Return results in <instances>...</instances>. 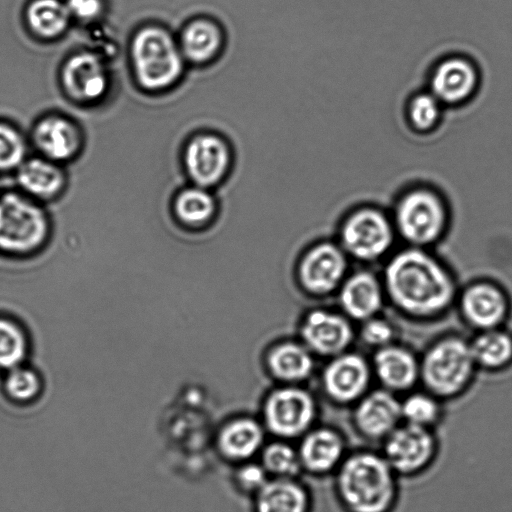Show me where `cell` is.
Returning <instances> with one entry per match:
<instances>
[{
	"mask_svg": "<svg viewBox=\"0 0 512 512\" xmlns=\"http://www.w3.org/2000/svg\"><path fill=\"white\" fill-rule=\"evenodd\" d=\"M474 366L470 343L447 337L427 350L420 363V377L432 393L450 396L467 384Z\"/></svg>",
	"mask_w": 512,
	"mask_h": 512,
	"instance_id": "cell-4",
	"label": "cell"
},
{
	"mask_svg": "<svg viewBox=\"0 0 512 512\" xmlns=\"http://www.w3.org/2000/svg\"><path fill=\"white\" fill-rule=\"evenodd\" d=\"M470 348L475 364L484 368L501 369L512 363V334L505 330H483Z\"/></svg>",
	"mask_w": 512,
	"mask_h": 512,
	"instance_id": "cell-24",
	"label": "cell"
},
{
	"mask_svg": "<svg viewBox=\"0 0 512 512\" xmlns=\"http://www.w3.org/2000/svg\"><path fill=\"white\" fill-rule=\"evenodd\" d=\"M434 450L433 438L425 427L406 423L397 426L387 437L386 461L391 468L413 472L422 468Z\"/></svg>",
	"mask_w": 512,
	"mask_h": 512,
	"instance_id": "cell-14",
	"label": "cell"
},
{
	"mask_svg": "<svg viewBox=\"0 0 512 512\" xmlns=\"http://www.w3.org/2000/svg\"><path fill=\"white\" fill-rule=\"evenodd\" d=\"M25 353L26 340L21 329L11 321L0 319V367L18 366Z\"/></svg>",
	"mask_w": 512,
	"mask_h": 512,
	"instance_id": "cell-31",
	"label": "cell"
},
{
	"mask_svg": "<svg viewBox=\"0 0 512 512\" xmlns=\"http://www.w3.org/2000/svg\"><path fill=\"white\" fill-rule=\"evenodd\" d=\"M268 469L281 474H293L298 469V461L293 450L284 444H273L264 453Z\"/></svg>",
	"mask_w": 512,
	"mask_h": 512,
	"instance_id": "cell-35",
	"label": "cell"
},
{
	"mask_svg": "<svg viewBox=\"0 0 512 512\" xmlns=\"http://www.w3.org/2000/svg\"><path fill=\"white\" fill-rule=\"evenodd\" d=\"M59 84L68 100L79 106L103 101L111 87V74L104 57L94 49L70 53L59 69Z\"/></svg>",
	"mask_w": 512,
	"mask_h": 512,
	"instance_id": "cell-6",
	"label": "cell"
},
{
	"mask_svg": "<svg viewBox=\"0 0 512 512\" xmlns=\"http://www.w3.org/2000/svg\"><path fill=\"white\" fill-rule=\"evenodd\" d=\"M478 79L477 70L470 61L462 57L447 58L434 69L430 92L441 104H458L472 96Z\"/></svg>",
	"mask_w": 512,
	"mask_h": 512,
	"instance_id": "cell-18",
	"label": "cell"
},
{
	"mask_svg": "<svg viewBox=\"0 0 512 512\" xmlns=\"http://www.w3.org/2000/svg\"><path fill=\"white\" fill-rule=\"evenodd\" d=\"M401 414L406 423L426 428L436 420L439 408L431 396L415 393L401 403Z\"/></svg>",
	"mask_w": 512,
	"mask_h": 512,
	"instance_id": "cell-33",
	"label": "cell"
},
{
	"mask_svg": "<svg viewBox=\"0 0 512 512\" xmlns=\"http://www.w3.org/2000/svg\"><path fill=\"white\" fill-rule=\"evenodd\" d=\"M28 135L14 123L0 119V174L15 173L28 158Z\"/></svg>",
	"mask_w": 512,
	"mask_h": 512,
	"instance_id": "cell-29",
	"label": "cell"
},
{
	"mask_svg": "<svg viewBox=\"0 0 512 512\" xmlns=\"http://www.w3.org/2000/svg\"><path fill=\"white\" fill-rule=\"evenodd\" d=\"M385 290L391 301L413 316H432L452 302L455 286L448 271L417 247L397 253L387 264Z\"/></svg>",
	"mask_w": 512,
	"mask_h": 512,
	"instance_id": "cell-1",
	"label": "cell"
},
{
	"mask_svg": "<svg viewBox=\"0 0 512 512\" xmlns=\"http://www.w3.org/2000/svg\"><path fill=\"white\" fill-rule=\"evenodd\" d=\"M326 393L338 402H351L359 398L370 381L367 361L356 353H341L334 356L323 372Z\"/></svg>",
	"mask_w": 512,
	"mask_h": 512,
	"instance_id": "cell-15",
	"label": "cell"
},
{
	"mask_svg": "<svg viewBox=\"0 0 512 512\" xmlns=\"http://www.w3.org/2000/svg\"><path fill=\"white\" fill-rule=\"evenodd\" d=\"M129 53L135 79L148 92L169 89L183 74L186 60L178 40L162 26L151 24L138 29Z\"/></svg>",
	"mask_w": 512,
	"mask_h": 512,
	"instance_id": "cell-2",
	"label": "cell"
},
{
	"mask_svg": "<svg viewBox=\"0 0 512 512\" xmlns=\"http://www.w3.org/2000/svg\"><path fill=\"white\" fill-rule=\"evenodd\" d=\"M342 442L331 430L319 429L309 434L301 447L304 464L313 471H327L340 459Z\"/></svg>",
	"mask_w": 512,
	"mask_h": 512,
	"instance_id": "cell-25",
	"label": "cell"
},
{
	"mask_svg": "<svg viewBox=\"0 0 512 512\" xmlns=\"http://www.w3.org/2000/svg\"><path fill=\"white\" fill-rule=\"evenodd\" d=\"M394 231L388 218L375 208L365 207L350 214L340 230L341 247L362 261L382 257L392 246Z\"/></svg>",
	"mask_w": 512,
	"mask_h": 512,
	"instance_id": "cell-9",
	"label": "cell"
},
{
	"mask_svg": "<svg viewBox=\"0 0 512 512\" xmlns=\"http://www.w3.org/2000/svg\"><path fill=\"white\" fill-rule=\"evenodd\" d=\"M339 490L354 512H383L394 496L391 467L370 453L350 457L339 473Z\"/></svg>",
	"mask_w": 512,
	"mask_h": 512,
	"instance_id": "cell-3",
	"label": "cell"
},
{
	"mask_svg": "<svg viewBox=\"0 0 512 512\" xmlns=\"http://www.w3.org/2000/svg\"><path fill=\"white\" fill-rule=\"evenodd\" d=\"M8 395L18 401L33 399L40 390L38 376L30 369L14 367L11 369L5 381Z\"/></svg>",
	"mask_w": 512,
	"mask_h": 512,
	"instance_id": "cell-34",
	"label": "cell"
},
{
	"mask_svg": "<svg viewBox=\"0 0 512 512\" xmlns=\"http://www.w3.org/2000/svg\"><path fill=\"white\" fill-rule=\"evenodd\" d=\"M73 19L65 1L32 0L24 12L28 32L36 39L53 42L62 38Z\"/></svg>",
	"mask_w": 512,
	"mask_h": 512,
	"instance_id": "cell-22",
	"label": "cell"
},
{
	"mask_svg": "<svg viewBox=\"0 0 512 512\" xmlns=\"http://www.w3.org/2000/svg\"><path fill=\"white\" fill-rule=\"evenodd\" d=\"M347 267L344 249L334 243L323 242L311 248L303 257L299 276L309 292L325 295L341 286Z\"/></svg>",
	"mask_w": 512,
	"mask_h": 512,
	"instance_id": "cell-11",
	"label": "cell"
},
{
	"mask_svg": "<svg viewBox=\"0 0 512 512\" xmlns=\"http://www.w3.org/2000/svg\"><path fill=\"white\" fill-rule=\"evenodd\" d=\"M268 361L276 376L289 381L305 379L313 369V359L309 350L296 343H283L275 347Z\"/></svg>",
	"mask_w": 512,
	"mask_h": 512,
	"instance_id": "cell-26",
	"label": "cell"
},
{
	"mask_svg": "<svg viewBox=\"0 0 512 512\" xmlns=\"http://www.w3.org/2000/svg\"><path fill=\"white\" fill-rule=\"evenodd\" d=\"M305 509V493L292 482H271L260 492L258 512H305Z\"/></svg>",
	"mask_w": 512,
	"mask_h": 512,
	"instance_id": "cell-27",
	"label": "cell"
},
{
	"mask_svg": "<svg viewBox=\"0 0 512 512\" xmlns=\"http://www.w3.org/2000/svg\"><path fill=\"white\" fill-rule=\"evenodd\" d=\"M20 191L34 200L57 198L68 183L64 165L38 154L28 156L15 172Z\"/></svg>",
	"mask_w": 512,
	"mask_h": 512,
	"instance_id": "cell-17",
	"label": "cell"
},
{
	"mask_svg": "<svg viewBox=\"0 0 512 512\" xmlns=\"http://www.w3.org/2000/svg\"><path fill=\"white\" fill-rule=\"evenodd\" d=\"M239 478L244 486L255 488L264 483V472L255 465H249L241 470Z\"/></svg>",
	"mask_w": 512,
	"mask_h": 512,
	"instance_id": "cell-38",
	"label": "cell"
},
{
	"mask_svg": "<svg viewBox=\"0 0 512 512\" xmlns=\"http://www.w3.org/2000/svg\"><path fill=\"white\" fill-rule=\"evenodd\" d=\"M339 303L350 318L368 320L375 317L382 307V286L374 274L368 271L356 272L339 287Z\"/></svg>",
	"mask_w": 512,
	"mask_h": 512,
	"instance_id": "cell-19",
	"label": "cell"
},
{
	"mask_svg": "<svg viewBox=\"0 0 512 512\" xmlns=\"http://www.w3.org/2000/svg\"><path fill=\"white\" fill-rule=\"evenodd\" d=\"M48 228L44 210L23 192L8 191L0 195V248L26 252L39 246Z\"/></svg>",
	"mask_w": 512,
	"mask_h": 512,
	"instance_id": "cell-5",
	"label": "cell"
},
{
	"mask_svg": "<svg viewBox=\"0 0 512 512\" xmlns=\"http://www.w3.org/2000/svg\"><path fill=\"white\" fill-rule=\"evenodd\" d=\"M183 159L186 173L193 183L210 188L226 177L232 156L222 137L214 133H200L187 142Z\"/></svg>",
	"mask_w": 512,
	"mask_h": 512,
	"instance_id": "cell-10",
	"label": "cell"
},
{
	"mask_svg": "<svg viewBox=\"0 0 512 512\" xmlns=\"http://www.w3.org/2000/svg\"><path fill=\"white\" fill-rule=\"evenodd\" d=\"M315 413L312 397L299 388L275 391L267 400L265 416L271 430L279 435L294 436L304 431Z\"/></svg>",
	"mask_w": 512,
	"mask_h": 512,
	"instance_id": "cell-12",
	"label": "cell"
},
{
	"mask_svg": "<svg viewBox=\"0 0 512 512\" xmlns=\"http://www.w3.org/2000/svg\"><path fill=\"white\" fill-rule=\"evenodd\" d=\"M224 36L218 24L209 18H195L182 29L178 44L187 62L205 64L221 51Z\"/></svg>",
	"mask_w": 512,
	"mask_h": 512,
	"instance_id": "cell-23",
	"label": "cell"
},
{
	"mask_svg": "<svg viewBox=\"0 0 512 512\" xmlns=\"http://www.w3.org/2000/svg\"><path fill=\"white\" fill-rule=\"evenodd\" d=\"M373 362L375 373L387 390H407L420 377V363L403 347L392 344L381 347Z\"/></svg>",
	"mask_w": 512,
	"mask_h": 512,
	"instance_id": "cell-21",
	"label": "cell"
},
{
	"mask_svg": "<svg viewBox=\"0 0 512 512\" xmlns=\"http://www.w3.org/2000/svg\"><path fill=\"white\" fill-rule=\"evenodd\" d=\"M466 321L481 330L499 328L510 312L507 294L497 285L480 282L465 289L460 301Z\"/></svg>",
	"mask_w": 512,
	"mask_h": 512,
	"instance_id": "cell-13",
	"label": "cell"
},
{
	"mask_svg": "<svg viewBox=\"0 0 512 512\" xmlns=\"http://www.w3.org/2000/svg\"><path fill=\"white\" fill-rule=\"evenodd\" d=\"M447 212L441 197L433 190L416 188L402 196L395 208V225L414 247L436 241L443 233Z\"/></svg>",
	"mask_w": 512,
	"mask_h": 512,
	"instance_id": "cell-7",
	"label": "cell"
},
{
	"mask_svg": "<svg viewBox=\"0 0 512 512\" xmlns=\"http://www.w3.org/2000/svg\"><path fill=\"white\" fill-rule=\"evenodd\" d=\"M402 418L401 403L388 390L364 396L355 410L359 430L370 438L387 437Z\"/></svg>",
	"mask_w": 512,
	"mask_h": 512,
	"instance_id": "cell-20",
	"label": "cell"
},
{
	"mask_svg": "<svg viewBox=\"0 0 512 512\" xmlns=\"http://www.w3.org/2000/svg\"><path fill=\"white\" fill-rule=\"evenodd\" d=\"M393 336L394 329L392 325L376 316L365 320L360 330L362 341L378 349L389 345Z\"/></svg>",
	"mask_w": 512,
	"mask_h": 512,
	"instance_id": "cell-36",
	"label": "cell"
},
{
	"mask_svg": "<svg viewBox=\"0 0 512 512\" xmlns=\"http://www.w3.org/2000/svg\"><path fill=\"white\" fill-rule=\"evenodd\" d=\"M28 137L38 155L64 166L78 158L85 145V133L79 122L56 111L38 117Z\"/></svg>",
	"mask_w": 512,
	"mask_h": 512,
	"instance_id": "cell-8",
	"label": "cell"
},
{
	"mask_svg": "<svg viewBox=\"0 0 512 512\" xmlns=\"http://www.w3.org/2000/svg\"><path fill=\"white\" fill-rule=\"evenodd\" d=\"M408 114L416 130H430L440 118L441 102L431 92L418 94L411 100Z\"/></svg>",
	"mask_w": 512,
	"mask_h": 512,
	"instance_id": "cell-32",
	"label": "cell"
},
{
	"mask_svg": "<svg viewBox=\"0 0 512 512\" xmlns=\"http://www.w3.org/2000/svg\"><path fill=\"white\" fill-rule=\"evenodd\" d=\"M73 20L84 24L98 20L104 9L102 0H65Z\"/></svg>",
	"mask_w": 512,
	"mask_h": 512,
	"instance_id": "cell-37",
	"label": "cell"
},
{
	"mask_svg": "<svg viewBox=\"0 0 512 512\" xmlns=\"http://www.w3.org/2000/svg\"><path fill=\"white\" fill-rule=\"evenodd\" d=\"M302 336L307 346L325 356L344 353L353 339V329L342 315L327 310H314L305 318Z\"/></svg>",
	"mask_w": 512,
	"mask_h": 512,
	"instance_id": "cell-16",
	"label": "cell"
},
{
	"mask_svg": "<svg viewBox=\"0 0 512 512\" xmlns=\"http://www.w3.org/2000/svg\"><path fill=\"white\" fill-rule=\"evenodd\" d=\"M262 440L260 427L252 420L243 419L229 424L221 434L223 451L230 457L245 458L252 455Z\"/></svg>",
	"mask_w": 512,
	"mask_h": 512,
	"instance_id": "cell-28",
	"label": "cell"
},
{
	"mask_svg": "<svg viewBox=\"0 0 512 512\" xmlns=\"http://www.w3.org/2000/svg\"><path fill=\"white\" fill-rule=\"evenodd\" d=\"M174 208L182 221L199 224L212 216L215 211V201L208 188L195 185L178 194Z\"/></svg>",
	"mask_w": 512,
	"mask_h": 512,
	"instance_id": "cell-30",
	"label": "cell"
}]
</instances>
